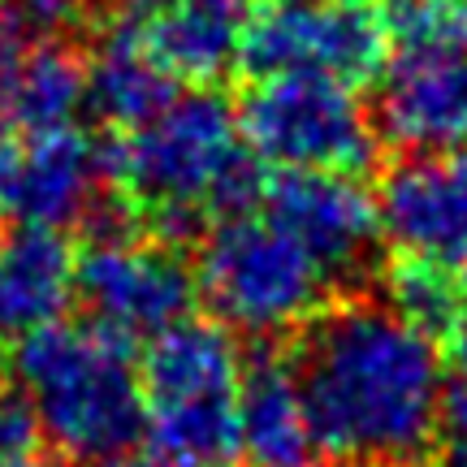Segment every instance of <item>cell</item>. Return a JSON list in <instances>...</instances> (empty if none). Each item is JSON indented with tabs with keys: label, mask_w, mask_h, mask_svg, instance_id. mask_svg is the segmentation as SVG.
<instances>
[{
	"label": "cell",
	"mask_w": 467,
	"mask_h": 467,
	"mask_svg": "<svg viewBox=\"0 0 467 467\" xmlns=\"http://www.w3.org/2000/svg\"><path fill=\"white\" fill-rule=\"evenodd\" d=\"M320 451L347 467H424L441 433V355L385 299L320 307L290 350Z\"/></svg>",
	"instance_id": "cell-1"
},
{
	"label": "cell",
	"mask_w": 467,
	"mask_h": 467,
	"mask_svg": "<svg viewBox=\"0 0 467 467\" xmlns=\"http://www.w3.org/2000/svg\"><path fill=\"white\" fill-rule=\"evenodd\" d=\"M100 173L134 203L143 230L173 247L208 221L251 217L268 186L265 161L217 91H178L165 113L113 134L100 148Z\"/></svg>",
	"instance_id": "cell-2"
},
{
	"label": "cell",
	"mask_w": 467,
	"mask_h": 467,
	"mask_svg": "<svg viewBox=\"0 0 467 467\" xmlns=\"http://www.w3.org/2000/svg\"><path fill=\"white\" fill-rule=\"evenodd\" d=\"M9 372L39 429L74 463H113L143 441L148 402L130 342L100 325L48 320L17 342Z\"/></svg>",
	"instance_id": "cell-3"
},
{
	"label": "cell",
	"mask_w": 467,
	"mask_h": 467,
	"mask_svg": "<svg viewBox=\"0 0 467 467\" xmlns=\"http://www.w3.org/2000/svg\"><path fill=\"white\" fill-rule=\"evenodd\" d=\"M195 282L221 325L251 337H273L303 329L320 307H329L325 299L334 277L282 225L251 213L208 230Z\"/></svg>",
	"instance_id": "cell-4"
},
{
	"label": "cell",
	"mask_w": 467,
	"mask_h": 467,
	"mask_svg": "<svg viewBox=\"0 0 467 467\" xmlns=\"http://www.w3.org/2000/svg\"><path fill=\"white\" fill-rule=\"evenodd\" d=\"M238 130L260 161L282 169L364 173L377 165V121L355 87L329 74L255 78L238 104Z\"/></svg>",
	"instance_id": "cell-5"
},
{
	"label": "cell",
	"mask_w": 467,
	"mask_h": 467,
	"mask_svg": "<svg viewBox=\"0 0 467 467\" xmlns=\"http://www.w3.org/2000/svg\"><path fill=\"white\" fill-rule=\"evenodd\" d=\"M389 22L377 0H255L238 66L251 78L329 74L350 87L389 66Z\"/></svg>",
	"instance_id": "cell-6"
},
{
	"label": "cell",
	"mask_w": 467,
	"mask_h": 467,
	"mask_svg": "<svg viewBox=\"0 0 467 467\" xmlns=\"http://www.w3.org/2000/svg\"><path fill=\"white\" fill-rule=\"evenodd\" d=\"M195 273L182 251L161 238H121V243H87L74 255V295L83 299L91 325L121 342L161 337L178 320L191 317Z\"/></svg>",
	"instance_id": "cell-7"
},
{
	"label": "cell",
	"mask_w": 467,
	"mask_h": 467,
	"mask_svg": "<svg viewBox=\"0 0 467 467\" xmlns=\"http://www.w3.org/2000/svg\"><path fill=\"white\" fill-rule=\"evenodd\" d=\"M273 225H282L329 277H347L368 265L381 238L377 195H368L355 173L334 169H282L265 186Z\"/></svg>",
	"instance_id": "cell-8"
},
{
	"label": "cell",
	"mask_w": 467,
	"mask_h": 467,
	"mask_svg": "<svg viewBox=\"0 0 467 467\" xmlns=\"http://www.w3.org/2000/svg\"><path fill=\"white\" fill-rule=\"evenodd\" d=\"M381 234L411 260L467 265V151H416L381 178Z\"/></svg>",
	"instance_id": "cell-9"
},
{
	"label": "cell",
	"mask_w": 467,
	"mask_h": 467,
	"mask_svg": "<svg viewBox=\"0 0 467 467\" xmlns=\"http://www.w3.org/2000/svg\"><path fill=\"white\" fill-rule=\"evenodd\" d=\"M377 130L411 156L467 148V44H416L389 52Z\"/></svg>",
	"instance_id": "cell-10"
},
{
	"label": "cell",
	"mask_w": 467,
	"mask_h": 467,
	"mask_svg": "<svg viewBox=\"0 0 467 467\" xmlns=\"http://www.w3.org/2000/svg\"><path fill=\"white\" fill-rule=\"evenodd\" d=\"M96 178H104L100 148L83 130L26 134L0 161V208L31 230H66L96 203Z\"/></svg>",
	"instance_id": "cell-11"
},
{
	"label": "cell",
	"mask_w": 467,
	"mask_h": 467,
	"mask_svg": "<svg viewBox=\"0 0 467 467\" xmlns=\"http://www.w3.org/2000/svg\"><path fill=\"white\" fill-rule=\"evenodd\" d=\"M255 0H130L126 14L139 26L151 61L173 78L213 83L243 57Z\"/></svg>",
	"instance_id": "cell-12"
},
{
	"label": "cell",
	"mask_w": 467,
	"mask_h": 467,
	"mask_svg": "<svg viewBox=\"0 0 467 467\" xmlns=\"http://www.w3.org/2000/svg\"><path fill=\"white\" fill-rule=\"evenodd\" d=\"M320 441L290 355L255 350L238 385V459L247 467H317Z\"/></svg>",
	"instance_id": "cell-13"
},
{
	"label": "cell",
	"mask_w": 467,
	"mask_h": 467,
	"mask_svg": "<svg viewBox=\"0 0 467 467\" xmlns=\"http://www.w3.org/2000/svg\"><path fill=\"white\" fill-rule=\"evenodd\" d=\"M139 381H143L148 411L191 407V402H225L238 399L243 359H238L234 337L217 320L186 317L161 337H151Z\"/></svg>",
	"instance_id": "cell-14"
},
{
	"label": "cell",
	"mask_w": 467,
	"mask_h": 467,
	"mask_svg": "<svg viewBox=\"0 0 467 467\" xmlns=\"http://www.w3.org/2000/svg\"><path fill=\"white\" fill-rule=\"evenodd\" d=\"M178 100V78L151 61V52L139 39L134 17L121 14L109 22L96 57L87 61V104L104 126L121 130H139L143 121L165 113Z\"/></svg>",
	"instance_id": "cell-15"
},
{
	"label": "cell",
	"mask_w": 467,
	"mask_h": 467,
	"mask_svg": "<svg viewBox=\"0 0 467 467\" xmlns=\"http://www.w3.org/2000/svg\"><path fill=\"white\" fill-rule=\"evenodd\" d=\"M74 295V251L61 230L17 225L0 238V337H26Z\"/></svg>",
	"instance_id": "cell-16"
},
{
	"label": "cell",
	"mask_w": 467,
	"mask_h": 467,
	"mask_svg": "<svg viewBox=\"0 0 467 467\" xmlns=\"http://www.w3.org/2000/svg\"><path fill=\"white\" fill-rule=\"evenodd\" d=\"M87 104V61L66 39H44L0 87V121L14 134L66 130Z\"/></svg>",
	"instance_id": "cell-17"
},
{
	"label": "cell",
	"mask_w": 467,
	"mask_h": 467,
	"mask_svg": "<svg viewBox=\"0 0 467 467\" xmlns=\"http://www.w3.org/2000/svg\"><path fill=\"white\" fill-rule=\"evenodd\" d=\"M385 303L433 342H454L467 329V285L454 277V268L399 255L385 273Z\"/></svg>",
	"instance_id": "cell-18"
},
{
	"label": "cell",
	"mask_w": 467,
	"mask_h": 467,
	"mask_svg": "<svg viewBox=\"0 0 467 467\" xmlns=\"http://www.w3.org/2000/svg\"><path fill=\"white\" fill-rule=\"evenodd\" d=\"M39 451H44V429L31 402L0 385V467H39Z\"/></svg>",
	"instance_id": "cell-19"
},
{
	"label": "cell",
	"mask_w": 467,
	"mask_h": 467,
	"mask_svg": "<svg viewBox=\"0 0 467 467\" xmlns=\"http://www.w3.org/2000/svg\"><path fill=\"white\" fill-rule=\"evenodd\" d=\"M104 467H161L156 459H134V454H126V459H113V463H104Z\"/></svg>",
	"instance_id": "cell-20"
},
{
	"label": "cell",
	"mask_w": 467,
	"mask_h": 467,
	"mask_svg": "<svg viewBox=\"0 0 467 467\" xmlns=\"http://www.w3.org/2000/svg\"><path fill=\"white\" fill-rule=\"evenodd\" d=\"M441 467H467V451H451V459H446Z\"/></svg>",
	"instance_id": "cell-21"
},
{
	"label": "cell",
	"mask_w": 467,
	"mask_h": 467,
	"mask_svg": "<svg viewBox=\"0 0 467 467\" xmlns=\"http://www.w3.org/2000/svg\"><path fill=\"white\" fill-rule=\"evenodd\" d=\"M0 221H5V208H0ZM0 238H5V234H0Z\"/></svg>",
	"instance_id": "cell-22"
},
{
	"label": "cell",
	"mask_w": 467,
	"mask_h": 467,
	"mask_svg": "<svg viewBox=\"0 0 467 467\" xmlns=\"http://www.w3.org/2000/svg\"><path fill=\"white\" fill-rule=\"evenodd\" d=\"M463 285H467V277H463Z\"/></svg>",
	"instance_id": "cell-23"
}]
</instances>
